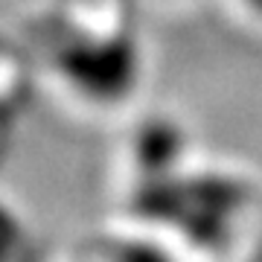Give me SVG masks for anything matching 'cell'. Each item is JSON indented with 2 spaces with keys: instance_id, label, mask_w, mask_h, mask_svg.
<instances>
[{
  "instance_id": "1",
  "label": "cell",
  "mask_w": 262,
  "mask_h": 262,
  "mask_svg": "<svg viewBox=\"0 0 262 262\" xmlns=\"http://www.w3.org/2000/svg\"><path fill=\"white\" fill-rule=\"evenodd\" d=\"M239 184L222 175H146L137 189V207L143 215L181 225L201 242H215L225 233L239 210Z\"/></svg>"
},
{
  "instance_id": "2",
  "label": "cell",
  "mask_w": 262,
  "mask_h": 262,
  "mask_svg": "<svg viewBox=\"0 0 262 262\" xmlns=\"http://www.w3.org/2000/svg\"><path fill=\"white\" fill-rule=\"evenodd\" d=\"M58 70L88 99L120 102L140 84L143 53L128 32L76 35L58 50Z\"/></svg>"
},
{
  "instance_id": "3",
  "label": "cell",
  "mask_w": 262,
  "mask_h": 262,
  "mask_svg": "<svg viewBox=\"0 0 262 262\" xmlns=\"http://www.w3.org/2000/svg\"><path fill=\"white\" fill-rule=\"evenodd\" d=\"M134 160L146 175H172L178 172L181 160L187 155V131L172 117H151L140 122L134 134Z\"/></svg>"
},
{
  "instance_id": "4",
  "label": "cell",
  "mask_w": 262,
  "mask_h": 262,
  "mask_svg": "<svg viewBox=\"0 0 262 262\" xmlns=\"http://www.w3.org/2000/svg\"><path fill=\"white\" fill-rule=\"evenodd\" d=\"M20 242H24L20 219L6 204H0V262H9L18 253Z\"/></svg>"
},
{
  "instance_id": "5",
  "label": "cell",
  "mask_w": 262,
  "mask_h": 262,
  "mask_svg": "<svg viewBox=\"0 0 262 262\" xmlns=\"http://www.w3.org/2000/svg\"><path fill=\"white\" fill-rule=\"evenodd\" d=\"M114 262H172V256L151 242H125L117 251Z\"/></svg>"
},
{
  "instance_id": "6",
  "label": "cell",
  "mask_w": 262,
  "mask_h": 262,
  "mask_svg": "<svg viewBox=\"0 0 262 262\" xmlns=\"http://www.w3.org/2000/svg\"><path fill=\"white\" fill-rule=\"evenodd\" d=\"M242 3L248 6V9H253L256 15H262V0H242Z\"/></svg>"
}]
</instances>
